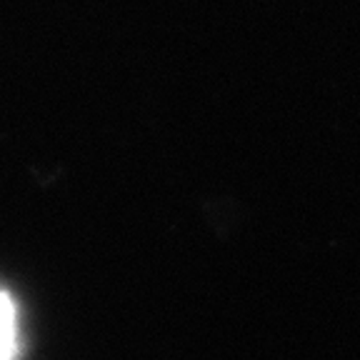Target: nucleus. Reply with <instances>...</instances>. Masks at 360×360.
<instances>
[{
	"label": "nucleus",
	"instance_id": "nucleus-1",
	"mask_svg": "<svg viewBox=\"0 0 360 360\" xmlns=\"http://www.w3.org/2000/svg\"><path fill=\"white\" fill-rule=\"evenodd\" d=\"M20 338H18L15 303L6 290H0V360H18Z\"/></svg>",
	"mask_w": 360,
	"mask_h": 360
}]
</instances>
